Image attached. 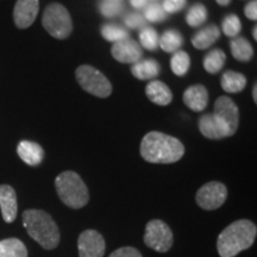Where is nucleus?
Here are the masks:
<instances>
[{"instance_id": "f257e3e1", "label": "nucleus", "mask_w": 257, "mask_h": 257, "mask_svg": "<svg viewBox=\"0 0 257 257\" xmlns=\"http://www.w3.org/2000/svg\"><path fill=\"white\" fill-rule=\"evenodd\" d=\"M239 110L229 96H219L214 102L213 112L205 113L199 119V130L208 140H221L237 133Z\"/></svg>"}, {"instance_id": "f03ea898", "label": "nucleus", "mask_w": 257, "mask_h": 257, "mask_svg": "<svg viewBox=\"0 0 257 257\" xmlns=\"http://www.w3.org/2000/svg\"><path fill=\"white\" fill-rule=\"evenodd\" d=\"M141 155L147 162L169 165L182 159L185 147L178 138L160 131H150L141 142Z\"/></svg>"}, {"instance_id": "7ed1b4c3", "label": "nucleus", "mask_w": 257, "mask_h": 257, "mask_svg": "<svg viewBox=\"0 0 257 257\" xmlns=\"http://www.w3.org/2000/svg\"><path fill=\"white\" fill-rule=\"evenodd\" d=\"M257 227L251 220L233 221L221 231L217 239V250L220 257H234L249 249L255 242Z\"/></svg>"}, {"instance_id": "20e7f679", "label": "nucleus", "mask_w": 257, "mask_h": 257, "mask_svg": "<svg viewBox=\"0 0 257 257\" xmlns=\"http://www.w3.org/2000/svg\"><path fill=\"white\" fill-rule=\"evenodd\" d=\"M23 225L29 236L43 249L53 250L60 244V229L49 213L42 210L23 212Z\"/></svg>"}, {"instance_id": "39448f33", "label": "nucleus", "mask_w": 257, "mask_h": 257, "mask_svg": "<svg viewBox=\"0 0 257 257\" xmlns=\"http://www.w3.org/2000/svg\"><path fill=\"white\" fill-rule=\"evenodd\" d=\"M55 188L60 200L66 206L78 210L88 204L89 193L83 180L78 173L66 170L55 179Z\"/></svg>"}, {"instance_id": "423d86ee", "label": "nucleus", "mask_w": 257, "mask_h": 257, "mask_svg": "<svg viewBox=\"0 0 257 257\" xmlns=\"http://www.w3.org/2000/svg\"><path fill=\"white\" fill-rule=\"evenodd\" d=\"M42 25L50 36L57 40H66L73 31V22L68 10L59 3L47 6L42 17Z\"/></svg>"}, {"instance_id": "0eeeda50", "label": "nucleus", "mask_w": 257, "mask_h": 257, "mask_svg": "<svg viewBox=\"0 0 257 257\" xmlns=\"http://www.w3.org/2000/svg\"><path fill=\"white\" fill-rule=\"evenodd\" d=\"M76 80L81 88L98 98H107L112 93V85L100 70L88 64H82L75 72Z\"/></svg>"}, {"instance_id": "6e6552de", "label": "nucleus", "mask_w": 257, "mask_h": 257, "mask_svg": "<svg viewBox=\"0 0 257 257\" xmlns=\"http://www.w3.org/2000/svg\"><path fill=\"white\" fill-rule=\"evenodd\" d=\"M174 237L170 227L163 220H150L146 226L144 243L157 252H167L173 246Z\"/></svg>"}, {"instance_id": "1a4fd4ad", "label": "nucleus", "mask_w": 257, "mask_h": 257, "mask_svg": "<svg viewBox=\"0 0 257 257\" xmlns=\"http://www.w3.org/2000/svg\"><path fill=\"white\" fill-rule=\"evenodd\" d=\"M227 198L226 186L221 182L211 181L201 186L195 195V201L202 210L213 211L223 206Z\"/></svg>"}, {"instance_id": "9d476101", "label": "nucleus", "mask_w": 257, "mask_h": 257, "mask_svg": "<svg viewBox=\"0 0 257 257\" xmlns=\"http://www.w3.org/2000/svg\"><path fill=\"white\" fill-rule=\"evenodd\" d=\"M79 257H102L106 250L104 237L96 230H85L78 238Z\"/></svg>"}, {"instance_id": "9b49d317", "label": "nucleus", "mask_w": 257, "mask_h": 257, "mask_svg": "<svg viewBox=\"0 0 257 257\" xmlns=\"http://www.w3.org/2000/svg\"><path fill=\"white\" fill-rule=\"evenodd\" d=\"M40 11V0H17L14 9V21L18 29L30 28Z\"/></svg>"}, {"instance_id": "f8f14e48", "label": "nucleus", "mask_w": 257, "mask_h": 257, "mask_svg": "<svg viewBox=\"0 0 257 257\" xmlns=\"http://www.w3.org/2000/svg\"><path fill=\"white\" fill-rule=\"evenodd\" d=\"M111 54L120 63H136L142 59V48L131 38L118 41L112 46Z\"/></svg>"}, {"instance_id": "ddd939ff", "label": "nucleus", "mask_w": 257, "mask_h": 257, "mask_svg": "<svg viewBox=\"0 0 257 257\" xmlns=\"http://www.w3.org/2000/svg\"><path fill=\"white\" fill-rule=\"evenodd\" d=\"M0 210L5 223H14L17 218V194L10 185H0Z\"/></svg>"}, {"instance_id": "4468645a", "label": "nucleus", "mask_w": 257, "mask_h": 257, "mask_svg": "<svg viewBox=\"0 0 257 257\" xmlns=\"http://www.w3.org/2000/svg\"><path fill=\"white\" fill-rule=\"evenodd\" d=\"M184 104L192 111L201 112L208 104V92L202 85H193L184 93Z\"/></svg>"}, {"instance_id": "2eb2a0df", "label": "nucleus", "mask_w": 257, "mask_h": 257, "mask_svg": "<svg viewBox=\"0 0 257 257\" xmlns=\"http://www.w3.org/2000/svg\"><path fill=\"white\" fill-rule=\"evenodd\" d=\"M17 154L28 166H40L44 159V150L40 144L31 141H22L17 147Z\"/></svg>"}, {"instance_id": "dca6fc26", "label": "nucleus", "mask_w": 257, "mask_h": 257, "mask_svg": "<svg viewBox=\"0 0 257 257\" xmlns=\"http://www.w3.org/2000/svg\"><path fill=\"white\" fill-rule=\"evenodd\" d=\"M146 94L150 101L160 106L169 105L173 100V93L165 82L154 80L146 87Z\"/></svg>"}, {"instance_id": "f3484780", "label": "nucleus", "mask_w": 257, "mask_h": 257, "mask_svg": "<svg viewBox=\"0 0 257 257\" xmlns=\"http://www.w3.org/2000/svg\"><path fill=\"white\" fill-rule=\"evenodd\" d=\"M220 36V31L216 25H208V27L201 29L194 36L192 37L193 47L199 50H205L210 48L214 42L218 41Z\"/></svg>"}, {"instance_id": "a211bd4d", "label": "nucleus", "mask_w": 257, "mask_h": 257, "mask_svg": "<svg viewBox=\"0 0 257 257\" xmlns=\"http://www.w3.org/2000/svg\"><path fill=\"white\" fill-rule=\"evenodd\" d=\"M160 64L157 61L148 59L144 61H138L131 67V73L135 78L140 80H152L160 74Z\"/></svg>"}, {"instance_id": "6ab92c4d", "label": "nucleus", "mask_w": 257, "mask_h": 257, "mask_svg": "<svg viewBox=\"0 0 257 257\" xmlns=\"http://www.w3.org/2000/svg\"><path fill=\"white\" fill-rule=\"evenodd\" d=\"M221 88L227 93H239L246 86V78L238 72L227 70L221 75Z\"/></svg>"}, {"instance_id": "aec40b11", "label": "nucleus", "mask_w": 257, "mask_h": 257, "mask_svg": "<svg viewBox=\"0 0 257 257\" xmlns=\"http://www.w3.org/2000/svg\"><path fill=\"white\" fill-rule=\"evenodd\" d=\"M231 53L237 61L240 62H248L252 59L253 49L248 40L244 37H234L230 43Z\"/></svg>"}, {"instance_id": "412c9836", "label": "nucleus", "mask_w": 257, "mask_h": 257, "mask_svg": "<svg viewBox=\"0 0 257 257\" xmlns=\"http://www.w3.org/2000/svg\"><path fill=\"white\" fill-rule=\"evenodd\" d=\"M0 257H28V249L18 238L0 240Z\"/></svg>"}, {"instance_id": "4be33fe9", "label": "nucleus", "mask_w": 257, "mask_h": 257, "mask_svg": "<svg viewBox=\"0 0 257 257\" xmlns=\"http://www.w3.org/2000/svg\"><path fill=\"white\" fill-rule=\"evenodd\" d=\"M182 43H184V38L182 35L176 30H167L165 34L162 35L159 41V46L161 49L166 53H176L180 48H181Z\"/></svg>"}, {"instance_id": "5701e85b", "label": "nucleus", "mask_w": 257, "mask_h": 257, "mask_svg": "<svg viewBox=\"0 0 257 257\" xmlns=\"http://www.w3.org/2000/svg\"><path fill=\"white\" fill-rule=\"evenodd\" d=\"M225 61H226V56H225L224 51H221L220 49H214L205 56L204 68L207 73L217 74L224 67Z\"/></svg>"}, {"instance_id": "b1692460", "label": "nucleus", "mask_w": 257, "mask_h": 257, "mask_svg": "<svg viewBox=\"0 0 257 257\" xmlns=\"http://www.w3.org/2000/svg\"><path fill=\"white\" fill-rule=\"evenodd\" d=\"M189 66H191V59L186 51L178 50L174 53L172 60H170V68L173 73L178 76H184L187 74Z\"/></svg>"}, {"instance_id": "393cba45", "label": "nucleus", "mask_w": 257, "mask_h": 257, "mask_svg": "<svg viewBox=\"0 0 257 257\" xmlns=\"http://www.w3.org/2000/svg\"><path fill=\"white\" fill-rule=\"evenodd\" d=\"M207 19V10L202 4H195L188 10L187 16H186V22L189 27L197 28L200 27L206 22Z\"/></svg>"}, {"instance_id": "a878e982", "label": "nucleus", "mask_w": 257, "mask_h": 257, "mask_svg": "<svg viewBox=\"0 0 257 257\" xmlns=\"http://www.w3.org/2000/svg\"><path fill=\"white\" fill-rule=\"evenodd\" d=\"M101 36L108 42H115L125 40L128 37V34L126 29L119 27V25L115 24H105L101 28Z\"/></svg>"}, {"instance_id": "bb28decb", "label": "nucleus", "mask_w": 257, "mask_h": 257, "mask_svg": "<svg viewBox=\"0 0 257 257\" xmlns=\"http://www.w3.org/2000/svg\"><path fill=\"white\" fill-rule=\"evenodd\" d=\"M159 41L160 37L157 35L155 29L144 27L140 32V42L141 46L146 48L148 50H156L159 47Z\"/></svg>"}, {"instance_id": "cd10ccee", "label": "nucleus", "mask_w": 257, "mask_h": 257, "mask_svg": "<svg viewBox=\"0 0 257 257\" xmlns=\"http://www.w3.org/2000/svg\"><path fill=\"white\" fill-rule=\"evenodd\" d=\"M223 32L227 37H237L242 30V23L237 15H229L224 18L223 24H221Z\"/></svg>"}, {"instance_id": "c85d7f7f", "label": "nucleus", "mask_w": 257, "mask_h": 257, "mask_svg": "<svg viewBox=\"0 0 257 257\" xmlns=\"http://www.w3.org/2000/svg\"><path fill=\"white\" fill-rule=\"evenodd\" d=\"M124 6L120 0H102L99 5V11L104 17L111 18L120 15L123 12Z\"/></svg>"}, {"instance_id": "c756f323", "label": "nucleus", "mask_w": 257, "mask_h": 257, "mask_svg": "<svg viewBox=\"0 0 257 257\" xmlns=\"http://www.w3.org/2000/svg\"><path fill=\"white\" fill-rule=\"evenodd\" d=\"M167 18V14L163 10L162 5L150 4L144 9V19L152 22V23H159L163 22Z\"/></svg>"}, {"instance_id": "7c9ffc66", "label": "nucleus", "mask_w": 257, "mask_h": 257, "mask_svg": "<svg viewBox=\"0 0 257 257\" xmlns=\"http://www.w3.org/2000/svg\"><path fill=\"white\" fill-rule=\"evenodd\" d=\"M124 23L130 29H143L144 25H146V19H144L142 15L134 12V14H128L127 16H125Z\"/></svg>"}, {"instance_id": "2f4dec72", "label": "nucleus", "mask_w": 257, "mask_h": 257, "mask_svg": "<svg viewBox=\"0 0 257 257\" xmlns=\"http://www.w3.org/2000/svg\"><path fill=\"white\" fill-rule=\"evenodd\" d=\"M186 4H187V0H165L162 8L166 14H176L185 9Z\"/></svg>"}, {"instance_id": "473e14b6", "label": "nucleus", "mask_w": 257, "mask_h": 257, "mask_svg": "<svg viewBox=\"0 0 257 257\" xmlns=\"http://www.w3.org/2000/svg\"><path fill=\"white\" fill-rule=\"evenodd\" d=\"M108 257H143L142 253L134 246H123V248H119L114 250L113 252L111 253Z\"/></svg>"}, {"instance_id": "72a5a7b5", "label": "nucleus", "mask_w": 257, "mask_h": 257, "mask_svg": "<svg viewBox=\"0 0 257 257\" xmlns=\"http://www.w3.org/2000/svg\"><path fill=\"white\" fill-rule=\"evenodd\" d=\"M244 14H245L246 18L250 19V21H256L257 19V2L256 0H252L250 2L248 5L244 9Z\"/></svg>"}, {"instance_id": "f704fd0d", "label": "nucleus", "mask_w": 257, "mask_h": 257, "mask_svg": "<svg viewBox=\"0 0 257 257\" xmlns=\"http://www.w3.org/2000/svg\"><path fill=\"white\" fill-rule=\"evenodd\" d=\"M148 0H130V4L133 5V8L140 10V9H144L147 6Z\"/></svg>"}, {"instance_id": "c9c22d12", "label": "nucleus", "mask_w": 257, "mask_h": 257, "mask_svg": "<svg viewBox=\"0 0 257 257\" xmlns=\"http://www.w3.org/2000/svg\"><path fill=\"white\" fill-rule=\"evenodd\" d=\"M252 98H253V101L257 102V83H255L252 87Z\"/></svg>"}, {"instance_id": "e433bc0d", "label": "nucleus", "mask_w": 257, "mask_h": 257, "mask_svg": "<svg viewBox=\"0 0 257 257\" xmlns=\"http://www.w3.org/2000/svg\"><path fill=\"white\" fill-rule=\"evenodd\" d=\"M216 2L219 4L220 6H227L231 3V0H216Z\"/></svg>"}, {"instance_id": "4c0bfd02", "label": "nucleus", "mask_w": 257, "mask_h": 257, "mask_svg": "<svg viewBox=\"0 0 257 257\" xmlns=\"http://www.w3.org/2000/svg\"><path fill=\"white\" fill-rule=\"evenodd\" d=\"M252 35H253V40H257V27L255 25V27H253V29H252Z\"/></svg>"}]
</instances>
